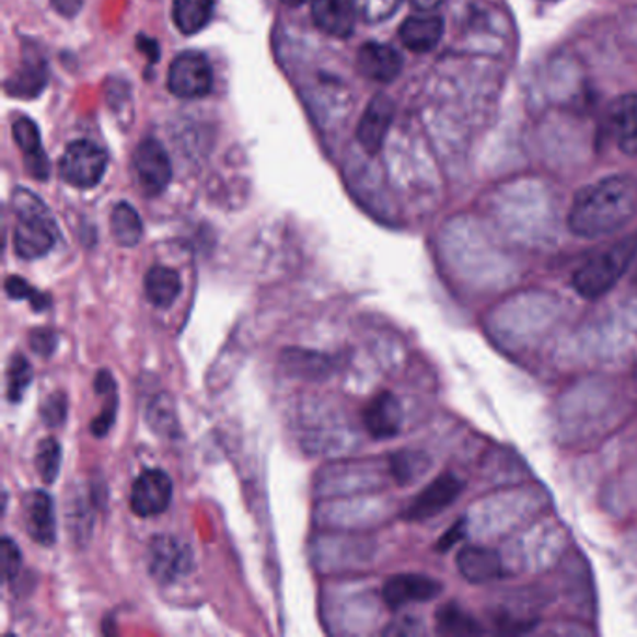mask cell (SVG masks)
Masks as SVG:
<instances>
[{
  "label": "cell",
  "mask_w": 637,
  "mask_h": 637,
  "mask_svg": "<svg viewBox=\"0 0 637 637\" xmlns=\"http://www.w3.org/2000/svg\"><path fill=\"white\" fill-rule=\"evenodd\" d=\"M105 171L107 153L103 152V148L97 147L96 142L86 139L71 142L60 160L62 178L79 189L96 187L102 182Z\"/></svg>",
  "instance_id": "4"
},
{
  "label": "cell",
  "mask_w": 637,
  "mask_h": 637,
  "mask_svg": "<svg viewBox=\"0 0 637 637\" xmlns=\"http://www.w3.org/2000/svg\"><path fill=\"white\" fill-rule=\"evenodd\" d=\"M634 282H636V285H637V269H636V279H634Z\"/></svg>",
  "instance_id": "40"
},
{
  "label": "cell",
  "mask_w": 637,
  "mask_h": 637,
  "mask_svg": "<svg viewBox=\"0 0 637 637\" xmlns=\"http://www.w3.org/2000/svg\"><path fill=\"white\" fill-rule=\"evenodd\" d=\"M637 216V179L617 174L587 185L574 198L568 227L576 236L602 238L623 229Z\"/></svg>",
  "instance_id": "1"
},
{
  "label": "cell",
  "mask_w": 637,
  "mask_h": 637,
  "mask_svg": "<svg viewBox=\"0 0 637 637\" xmlns=\"http://www.w3.org/2000/svg\"><path fill=\"white\" fill-rule=\"evenodd\" d=\"M637 256V234L600 251L574 274V288L586 300H599L628 271Z\"/></svg>",
  "instance_id": "3"
},
{
  "label": "cell",
  "mask_w": 637,
  "mask_h": 637,
  "mask_svg": "<svg viewBox=\"0 0 637 637\" xmlns=\"http://www.w3.org/2000/svg\"><path fill=\"white\" fill-rule=\"evenodd\" d=\"M462 490H464V483L459 477H454L451 473L440 475L433 478L419 496L415 497L402 517L408 522H425L438 517L459 499Z\"/></svg>",
  "instance_id": "9"
},
{
  "label": "cell",
  "mask_w": 637,
  "mask_h": 637,
  "mask_svg": "<svg viewBox=\"0 0 637 637\" xmlns=\"http://www.w3.org/2000/svg\"><path fill=\"white\" fill-rule=\"evenodd\" d=\"M141 216L137 213L134 206L128 202H120L115 206L111 213V234L120 247H135L142 240Z\"/></svg>",
  "instance_id": "25"
},
{
  "label": "cell",
  "mask_w": 637,
  "mask_h": 637,
  "mask_svg": "<svg viewBox=\"0 0 637 637\" xmlns=\"http://www.w3.org/2000/svg\"><path fill=\"white\" fill-rule=\"evenodd\" d=\"M28 345L33 348L34 354H38L42 357H51L58 346L57 333L49 329V327L33 329L28 335Z\"/></svg>",
  "instance_id": "35"
},
{
  "label": "cell",
  "mask_w": 637,
  "mask_h": 637,
  "mask_svg": "<svg viewBox=\"0 0 637 637\" xmlns=\"http://www.w3.org/2000/svg\"><path fill=\"white\" fill-rule=\"evenodd\" d=\"M402 0H351L357 15L367 23H382L401 8Z\"/></svg>",
  "instance_id": "32"
},
{
  "label": "cell",
  "mask_w": 637,
  "mask_h": 637,
  "mask_svg": "<svg viewBox=\"0 0 637 637\" xmlns=\"http://www.w3.org/2000/svg\"><path fill=\"white\" fill-rule=\"evenodd\" d=\"M8 401L12 404H18V402L23 401L26 390L31 387L33 383V367L28 363V359L21 354H15V356L10 359V364H8Z\"/></svg>",
  "instance_id": "29"
},
{
  "label": "cell",
  "mask_w": 637,
  "mask_h": 637,
  "mask_svg": "<svg viewBox=\"0 0 637 637\" xmlns=\"http://www.w3.org/2000/svg\"><path fill=\"white\" fill-rule=\"evenodd\" d=\"M42 421L49 428L62 427L68 417V396L62 391H55L42 404Z\"/></svg>",
  "instance_id": "33"
},
{
  "label": "cell",
  "mask_w": 637,
  "mask_h": 637,
  "mask_svg": "<svg viewBox=\"0 0 637 637\" xmlns=\"http://www.w3.org/2000/svg\"><path fill=\"white\" fill-rule=\"evenodd\" d=\"M288 7H303V4H309V2H314V0H282Z\"/></svg>",
  "instance_id": "39"
},
{
  "label": "cell",
  "mask_w": 637,
  "mask_h": 637,
  "mask_svg": "<svg viewBox=\"0 0 637 637\" xmlns=\"http://www.w3.org/2000/svg\"><path fill=\"white\" fill-rule=\"evenodd\" d=\"M60 464H62V447L58 443L57 438H45L39 441L38 451H36V472H38L42 483L45 485H53L57 480L58 472H60Z\"/></svg>",
  "instance_id": "28"
},
{
  "label": "cell",
  "mask_w": 637,
  "mask_h": 637,
  "mask_svg": "<svg viewBox=\"0 0 637 637\" xmlns=\"http://www.w3.org/2000/svg\"><path fill=\"white\" fill-rule=\"evenodd\" d=\"M443 586L425 574H396L383 583V602L391 610H401L404 605L421 604L438 599Z\"/></svg>",
  "instance_id": "10"
},
{
  "label": "cell",
  "mask_w": 637,
  "mask_h": 637,
  "mask_svg": "<svg viewBox=\"0 0 637 637\" xmlns=\"http://www.w3.org/2000/svg\"><path fill=\"white\" fill-rule=\"evenodd\" d=\"M23 523L28 536L45 548L57 542V510L47 491L34 490L23 497Z\"/></svg>",
  "instance_id": "11"
},
{
  "label": "cell",
  "mask_w": 637,
  "mask_h": 637,
  "mask_svg": "<svg viewBox=\"0 0 637 637\" xmlns=\"http://www.w3.org/2000/svg\"><path fill=\"white\" fill-rule=\"evenodd\" d=\"M213 89V71L210 60L198 51L179 53L169 70V90L176 97L197 100Z\"/></svg>",
  "instance_id": "6"
},
{
  "label": "cell",
  "mask_w": 637,
  "mask_h": 637,
  "mask_svg": "<svg viewBox=\"0 0 637 637\" xmlns=\"http://www.w3.org/2000/svg\"><path fill=\"white\" fill-rule=\"evenodd\" d=\"M404 414L398 398L390 391L374 396L363 409L364 428L374 440H390L401 432Z\"/></svg>",
  "instance_id": "14"
},
{
  "label": "cell",
  "mask_w": 637,
  "mask_h": 637,
  "mask_svg": "<svg viewBox=\"0 0 637 637\" xmlns=\"http://www.w3.org/2000/svg\"><path fill=\"white\" fill-rule=\"evenodd\" d=\"M53 7L66 18H73L83 7V0H53Z\"/></svg>",
  "instance_id": "37"
},
{
  "label": "cell",
  "mask_w": 637,
  "mask_h": 637,
  "mask_svg": "<svg viewBox=\"0 0 637 637\" xmlns=\"http://www.w3.org/2000/svg\"><path fill=\"white\" fill-rule=\"evenodd\" d=\"M134 171L137 182L148 197H158L165 192L173 179V165L165 148L155 139H144L134 155Z\"/></svg>",
  "instance_id": "7"
},
{
  "label": "cell",
  "mask_w": 637,
  "mask_h": 637,
  "mask_svg": "<svg viewBox=\"0 0 637 637\" xmlns=\"http://www.w3.org/2000/svg\"><path fill=\"white\" fill-rule=\"evenodd\" d=\"M13 139L18 142V147L23 150V158H25L26 171L31 173L36 179L49 178V160L45 155L44 147H42V137H39V129L33 120L28 118H20L13 121Z\"/></svg>",
  "instance_id": "19"
},
{
  "label": "cell",
  "mask_w": 637,
  "mask_h": 637,
  "mask_svg": "<svg viewBox=\"0 0 637 637\" xmlns=\"http://www.w3.org/2000/svg\"><path fill=\"white\" fill-rule=\"evenodd\" d=\"M192 568V549L176 536L155 535L148 542V572L158 583H174Z\"/></svg>",
  "instance_id": "5"
},
{
  "label": "cell",
  "mask_w": 637,
  "mask_h": 637,
  "mask_svg": "<svg viewBox=\"0 0 637 637\" xmlns=\"http://www.w3.org/2000/svg\"><path fill=\"white\" fill-rule=\"evenodd\" d=\"M144 293L148 301L158 309H169L182 293V279L178 271L165 266H153L144 277Z\"/></svg>",
  "instance_id": "20"
},
{
  "label": "cell",
  "mask_w": 637,
  "mask_h": 637,
  "mask_svg": "<svg viewBox=\"0 0 637 637\" xmlns=\"http://www.w3.org/2000/svg\"><path fill=\"white\" fill-rule=\"evenodd\" d=\"M173 501V478L163 470L142 472L131 488V510L137 517L152 518L163 514Z\"/></svg>",
  "instance_id": "8"
},
{
  "label": "cell",
  "mask_w": 637,
  "mask_h": 637,
  "mask_svg": "<svg viewBox=\"0 0 637 637\" xmlns=\"http://www.w3.org/2000/svg\"><path fill=\"white\" fill-rule=\"evenodd\" d=\"M412 7L417 8L419 12H432L436 8H440L445 0H409Z\"/></svg>",
  "instance_id": "38"
},
{
  "label": "cell",
  "mask_w": 637,
  "mask_h": 637,
  "mask_svg": "<svg viewBox=\"0 0 637 637\" xmlns=\"http://www.w3.org/2000/svg\"><path fill=\"white\" fill-rule=\"evenodd\" d=\"M213 13V0H174L173 20L179 33L197 34L205 28Z\"/></svg>",
  "instance_id": "24"
},
{
  "label": "cell",
  "mask_w": 637,
  "mask_h": 637,
  "mask_svg": "<svg viewBox=\"0 0 637 637\" xmlns=\"http://www.w3.org/2000/svg\"><path fill=\"white\" fill-rule=\"evenodd\" d=\"M607 126L617 147L628 155H637V94H626L612 103Z\"/></svg>",
  "instance_id": "16"
},
{
  "label": "cell",
  "mask_w": 637,
  "mask_h": 637,
  "mask_svg": "<svg viewBox=\"0 0 637 637\" xmlns=\"http://www.w3.org/2000/svg\"><path fill=\"white\" fill-rule=\"evenodd\" d=\"M18 223L13 229V248L23 260H38L49 255L58 238L51 211L34 193L18 189L12 198Z\"/></svg>",
  "instance_id": "2"
},
{
  "label": "cell",
  "mask_w": 637,
  "mask_h": 637,
  "mask_svg": "<svg viewBox=\"0 0 637 637\" xmlns=\"http://www.w3.org/2000/svg\"><path fill=\"white\" fill-rule=\"evenodd\" d=\"M393 116H395V103L390 96L378 94L377 97L370 100L369 107L357 126V141L367 152H380L390 131Z\"/></svg>",
  "instance_id": "12"
},
{
  "label": "cell",
  "mask_w": 637,
  "mask_h": 637,
  "mask_svg": "<svg viewBox=\"0 0 637 637\" xmlns=\"http://www.w3.org/2000/svg\"><path fill=\"white\" fill-rule=\"evenodd\" d=\"M357 68L361 76L377 83H391L404 68L401 53L395 47L380 42H369L357 53Z\"/></svg>",
  "instance_id": "13"
},
{
  "label": "cell",
  "mask_w": 637,
  "mask_h": 637,
  "mask_svg": "<svg viewBox=\"0 0 637 637\" xmlns=\"http://www.w3.org/2000/svg\"><path fill=\"white\" fill-rule=\"evenodd\" d=\"M282 364L288 374L306 380H322L332 374L333 363L329 357L320 351L285 350L282 351Z\"/></svg>",
  "instance_id": "21"
},
{
  "label": "cell",
  "mask_w": 637,
  "mask_h": 637,
  "mask_svg": "<svg viewBox=\"0 0 637 637\" xmlns=\"http://www.w3.org/2000/svg\"><path fill=\"white\" fill-rule=\"evenodd\" d=\"M92 523H94L92 509L84 501V497L77 496L68 509V530H70L71 538L84 544L92 535Z\"/></svg>",
  "instance_id": "31"
},
{
  "label": "cell",
  "mask_w": 637,
  "mask_h": 637,
  "mask_svg": "<svg viewBox=\"0 0 637 637\" xmlns=\"http://www.w3.org/2000/svg\"><path fill=\"white\" fill-rule=\"evenodd\" d=\"M0 559H2V576L8 583L20 578L21 567H23V555L21 549L10 536H4L0 542Z\"/></svg>",
  "instance_id": "34"
},
{
  "label": "cell",
  "mask_w": 637,
  "mask_h": 637,
  "mask_svg": "<svg viewBox=\"0 0 637 637\" xmlns=\"http://www.w3.org/2000/svg\"><path fill=\"white\" fill-rule=\"evenodd\" d=\"M8 298L15 301H31L34 311L42 313L51 306V298L47 293L39 292L38 288L31 287L20 275H10L4 282Z\"/></svg>",
  "instance_id": "30"
},
{
  "label": "cell",
  "mask_w": 637,
  "mask_h": 637,
  "mask_svg": "<svg viewBox=\"0 0 637 637\" xmlns=\"http://www.w3.org/2000/svg\"><path fill=\"white\" fill-rule=\"evenodd\" d=\"M147 419L153 432H158L160 436L171 438V436L178 433V417H176V408H174L171 396H155L148 406Z\"/></svg>",
  "instance_id": "27"
},
{
  "label": "cell",
  "mask_w": 637,
  "mask_h": 637,
  "mask_svg": "<svg viewBox=\"0 0 637 637\" xmlns=\"http://www.w3.org/2000/svg\"><path fill=\"white\" fill-rule=\"evenodd\" d=\"M390 465L396 483L401 486H409L417 483L430 470L432 460L422 451L406 449V451L391 454Z\"/></svg>",
  "instance_id": "26"
},
{
  "label": "cell",
  "mask_w": 637,
  "mask_h": 637,
  "mask_svg": "<svg viewBox=\"0 0 637 637\" xmlns=\"http://www.w3.org/2000/svg\"><path fill=\"white\" fill-rule=\"evenodd\" d=\"M94 387H96L97 395H102L105 398V404H103L102 414L90 422V432L94 433L96 438H105L116 422L118 387H116L115 377L107 369L97 372Z\"/></svg>",
  "instance_id": "22"
},
{
  "label": "cell",
  "mask_w": 637,
  "mask_h": 637,
  "mask_svg": "<svg viewBox=\"0 0 637 637\" xmlns=\"http://www.w3.org/2000/svg\"><path fill=\"white\" fill-rule=\"evenodd\" d=\"M456 565L470 583H488L501 578L503 563L497 552L483 546H465L460 549Z\"/></svg>",
  "instance_id": "17"
},
{
  "label": "cell",
  "mask_w": 637,
  "mask_h": 637,
  "mask_svg": "<svg viewBox=\"0 0 637 637\" xmlns=\"http://www.w3.org/2000/svg\"><path fill=\"white\" fill-rule=\"evenodd\" d=\"M313 21L320 31L335 38H348L359 18L351 0H314Z\"/></svg>",
  "instance_id": "15"
},
{
  "label": "cell",
  "mask_w": 637,
  "mask_h": 637,
  "mask_svg": "<svg viewBox=\"0 0 637 637\" xmlns=\"http://www.w3.org/2000/svg\"><path fill=\"white\" fill-rule=\"evenodd\" d=\"M464 531L465 522L464 520H459L451 530L447 531L445 535L441 536L440 542L436 544V549L438 552H449L453 546H456V542L464 538Z\"/></svg>",
  "instance_id": "36"
},
{
  "label": "cell",
  "mask_w": 637,
  "mask_h": 637,
  "mask_svg": "<svg viewBox=\"0 0 637 637\" xmlns=\"http://www.w3.org/2000/svg\"><path fill=\"white\" fill-rule=\"evenodd\" d=\"M445 31V23L440 15H412L401 25L402 44L408 47L409 51L428 53L436 49L440 44Z\"/></svg>",
  "instance_id": "18"
},
{
  "label": "cell",
  "mask_w": 637,
  "mask_h": 637,
  "mask_svg": "<svg viewBox=\"0 0 637 637\" xmlns=\"http://www.w3.org/2000/svg\"><path fill=\"white\" fill-rule=\"evenodd\" d=\"M436 630L440 632L441 636L472 637L480 636L485 628L477 618L464 612L459 604L451 602L441 605L436 613Z\"/></svg>",
  "instance_id": "23"
}]
</instances>
